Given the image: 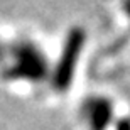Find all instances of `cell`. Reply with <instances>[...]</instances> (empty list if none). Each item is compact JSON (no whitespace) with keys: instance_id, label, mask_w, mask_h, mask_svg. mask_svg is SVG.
<instances>
[{"instance_id":"3957f363","label":"cell","mask_w":130,"mask_h":130,"mask_svg":"<svg viewBox=\"0 0 130 130\" xmlns=\"http://www.w3.org/2000/svg\"><path fill=\"white\" fill-rule=\"evenodd\" d=\"M81 115L90 130H108L115 123V106L106 96H88L81 103Z\"/></svg>"},{"instance_id":"5b68a950","label":"cell","mask_w":130,"mask_h":130,"mask_svg":"<svg viewBox=\"0 0 130 130\" xmlns=\"http://www.w3.org/2000/svg\"><path fill=\"white\" fill-rule=\"evenodd\" d=\"M7 51H9V42H5L4 39L0 37V66L2 68L7 61Z\"/></svg>"},{"instance_id":"8992f818","label":"cell","mask_w":130,"mask_h":130,"mask_svg":"<svg viewBox=\"0 0 130 130\" xmlns=\"http://www.w3.org/2000/svg\"><path fill=\"white\" fill-rule=\"evenodd\" d=\"M122 10H123V14L127 15V19L130 22V0H122Z\"/></svg>"},{"instance_id":"7a4b0ae2","label":"cell","mask_w":130,"mask_h":130,"mask_svg":"<svg viewBox=\"0 0 130 130\" xmlns=\"http://www.w3.org/2000/svg\"><path fill=\"white\" fill-rule=\"evenodd\" d=\"M85 44H86V32L83 27L76 25L68 30L61 51H59V56L56 63L51 66V74H49L51 88L56 93H66L71 88Z\"/></svg>"},{"instance_id":"6da1fadb","label":"cell","mask_w":130,"mask_h":130,"mask_svg":"<svg viewBox=\"0 0 130 130\" xmlns=\"http://www.w3.org/2000/svg\"><path fill=\"white\" fill-rule=\"evenodd\" d=\"M51 66L47 54L30 39L9 42L7 61L2 68V78L9 83H42L49 79Z\"/></svg>"},{"instance_id":"277c9868","label":"cell","mask_w":130,"mask_h":130,"mask_svg":"<svg viewBox=\"0 0 130 130\" xmlns=\"http://www.w3.org/2000/svg\"><path fill=\"white\" fill-rule=\"evenodd\" d=\"M113 130H130V117H123V118H118L113 123Z\"/></svg>"}]
</instances>
